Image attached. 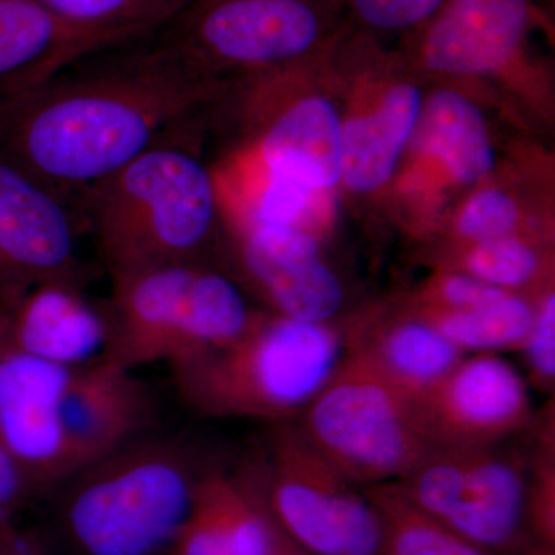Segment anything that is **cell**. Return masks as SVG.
<instances>
[{
  "label": "cell",
  "mask_w": 555,
  "mask_h": 555,
  "mask_svg": "<svg viewBox=\"0 0 555 555\" xmlns=\"http://www.w3.org/2000/svg\"><path fill=\"white\" fill-rule=\"evenodd\" d=\"M218 90L156 36L94 51L0 100V155L76 208L91 188L188 131Z\"/></svg>",
  "instance_id": "6da1fadb"
},
{
  "label": "cell",
  "mask_w": 555,
  "mask_h": 555,
  "mask_svg": "<svg viewBox=\"0 0 555 555\" xmlns=\"http://www.w3.org/2000/svg\"><path fill=\"white\" fill-rule=\"evenodd\" d=\"M211 463L185 438L144 434L57 489L62 534L79 555L169 553Z\"/></svg>",
  "instance_id": "7a4b0ae2"
},
{
  "label": "cell",
  "mask_w": 555,
  "mask_h": 555,
  "mask_svg": "<svg viewBox=\"0 0 555 555\" xmlns=\"http://www.w3.org/2000/svg\"><path fill=\"white\" fill-rule=\"evenodd\" d=\"M188 134L164 139L76 206L109 276L204 259L217 229V188Z\"/></svg>",
  "instance_id": "3957f363"
},
{
  "label": "cell",
  "mask_w": 555,
  "mask_h": 555,
  "mask_svg": "<svg viewBox=\"0 0 555 555\" xmlns=\"http://www.w3.org/2000/svg\"><path fill=\"white\" fill-rule=\"evenodd\" d=\"M346 327L255 313L248 326L204 356L170 367L179 396L214 418L295 422L345 353Z\"/></svg>",
  "instance_id": "277c9868"
},
{
  "label": "cell",
  "mask_w": 555,
  "mask_h": 555,
  "mask_svg": "<svg viewBox=\"0 0 555 555\" xmlns=\"http://www.w3.org/2000/svg\"><path fill=\"white\" fill-rule=\"evenodd\" d=\"M109 278L112 291L101 301L108 323L104 360L130 371L204 356L238 337L257 313L238 283L206 259Z\"/></svg>",
  "instance_id": "5b68a950"
},
{
  "label": "cell",
  "mask_w": 555,
  "mask_h": 555,
  "mask_svg": "<svg viewBox=\"0 0 555 555\" xmlns=\"http://www.w3.org/2000/svg\"><path fill=\"white\" fill-rule=\"evenodd\" d=\"M295 423L361 488L403 480L436 449L420 425L414 400L346 350Z\"/></svg>",
  "instance_id": "8992f818"
},
{
  "label": "cell",
  "mask_w": 555,
  "mask_h": 555,
  "mask_svg": "<svg viewBox=\"0 0 555 555\" xmlns=\"http://www.w3.org/2000/svg\"><path fill=\"white\" fill-rule=\"evenodd\" d=\"M251 469L273 524L294 545L312 555H385L377 507L297 423L270 427Z\"/></svg>",
  "instance_id": "52a82bcc"
},
{
  "label": "cell",
  "mask_w": 555,
  "mask_h": 555,
  "mask_svg": "<svg viewBox=\"0 0 555 555\" xmlns=\"http://www.w3.org/2000/svg\"><path fill=\"white\" fill-rule=\"evenodd\" d=\"M516 440V438H514ZM436 448L401 481L404 496L427 517L494 555H532L526 532L528 441Z\"/></svg>",
  "instance_id": "ba28073f"
},
{
  "label": "cell",
  "mask_w": 555,
  "mask_h": 555,
  "mask_svg": "<svg viewBox=\"0 0 555 555\" xmlns=\"http://www.w3.org/2000/svg\"><path fill=\"white\" fill-rule=\"evenodd\" d=\"M320 31L310 0H192L155 36L201 75L218 79L225 69L291 64Z\"/></svg>",
  "instance_id": "9c48e42d"
},
{
  "label": "cell",
  "mask_w": 555,
  "mask_h": 555,
  "mask_svg": "<svg viewBox=\"0 0 555 555\" xmlns=\"http://www.w3.org/2000/svg\"><path fill=\"white\" fill-rule=\"evenodd\" d=\"M76 208L0 155V297L47 283L83 284Z\"/></svg>",
  "instance_id": "30bf717a"
},
{
  "label": "cell",
  "mask_w": 555,
  "mask_h": 555,
  "mask_svg": "<svg viewBox=\"0 0 555 555\" xmlns=\"http://www.w3.org/2000/svg\"><path fill=\"white\" fill-rule=\"evenodd\" d=\"M414 403L434 448L505 443L528 433L535 415L528 383L499 353H467Z\"/></svg>",
  "instance_id": "8fae6325"
},
{
  "label": "cell",
  "mask_w": 555,
  "mask_h": 555,
  "mask_svg": "<svg viewBox=\"0 0 555 555\" xmlns=\"http://www.w3.org/2000/svg\"><path fill=\"white\" fill-rule=\"evenodd\" d=\"M72 371L0 337V441L39 495L57 491L75 474L61 426V398Z\"/></svg>",
  "instance_id": "7c38bea8"
},
{
  "label": "cell",
  "mask_w": 555,
  "mask_h": 555,
  "mask_svg": "<svg viewBox=\"0 0 555 555\" xmlns=\"http://www.w3.org/2000/svg\"><path fill=\"white\" fill-rule=\"evenodd\" d=\"M238 257L248 283L272 313L331 323L341 310V283L308 230L254 221L240 240Z\"/></svg>",
  "instance_id": "4fadbf2b"
},
{
  "label": "cell",
  "mask_w": 555,
  "mask_h": 555,
  "mask_svg": "<svg viewBox=\"0 0 555 555\" xmlns=\"http://www.w3.org/2000/svg\"><path fill=\"white\" fill-rule=\"evenodd\" d=\"M0 337L22 352L76 369L107 356L108 323L83 284L47 281L0 297Z\"/></svg>",
  "instance_id": "5bb4252c"
},
{
  "label": "cell",
  "mask_w": 555,
  "mask_h": 555,
  "mask_svg": "<svg viewBox=\"0 0 555 555\" xmlns=\"http://www.w3.org/2000/svg\"><path fill=\"white\" fill-rule=\"evenodd\" d=\"M134 372L101 360L69 374L61 398V426L75 474L150 433L155 403Z\"/></svg>",
  "instance_id": "9a60e30c"
},
{
  "label": "cell",
  "mask_w": 555,
  "mask_h": 555,
  "mask_svg": "<svg viewBox=\"0 0 555 555\" xmlns=\"http://www.w3.org/2000/svg\"><path fill=\"white\" fill-rule=\"evenodd\" d=\"M278 535L251 465L230 473L211 463L169 555H270Z\"/></svg>",
  "instance_id": "2e32d148"
},
{
  "label": "cell",
  "mask_w": 555,
  "mask_h": 555,
  "mask_svg": "<svg viewBox=\"0 0 555 555\" xmlns=\"http://www.w3.org/2000/svg\"><path fill=\"white\" fill-rule=\"evenodd\" d=\"M124 46L76 27L39 0H0V100L49 80L94 51Z\"/></svg>",
  "instance_id": "e0dca14e"
},
{
  "label": "cell",
  "mask_w": 555,
  "mask_h": 555,
  "mask_svg": "<svg viewBox=\"0 0 555 555\" xmlns=\"http://www.w3.org/2000/svg\"><path fill=\"white\" fill-rule=\"evenodd\" d=\"M529 0H451L423 43L427 68L444 75H488L517 53Z\"/></svg>",
  "instance_id": "ac0fdd59"
},
{
  "label": "cell",
  "mask_w": 555,
  "mask_h": 555,
  "mask_svg": "<svg viewBox=\"0 0 555 555\" xmlns=\"http://www.w3.org/2000/svg\"><path fill=\"white\" fill-rule=\"evenodd\" d=\"M345 350L412 400L438 385L467 356L412 312L346 327Z\"/></svg>",
  "instance_id": "d6986e66"
},
{
  "label": "cell",
  "mask_w": 555,
  "mask_h": 555,
  "mask_svg": "<svg viewBox=\"0 0 555 555\" xmlns=\"http://www.w3.org/2000/svg\"><path fill=\"white\" fill-rule=\"evenodd\" d=\"M270 171L288 175L309 188L326 190L343 175V126L324 98H306L278 113L261 138Z\"/></svg>",
  "instance_id": "ffe728a7"
},
{
  "label": "cell",
  "mask_w": 555,
  "mask_h": 555,
  "mask_svg": "<svg viewBox=\"0 0 555 555\" xmlns=\"http://www.w3.org/2000/svg\"><path fill=\"white\" fill-rule=\"evenodd\" d=\"M420 112L418 89L401 83L386 94L377 109L347 120L343 127L341 175L347 188L367 193L385 184L414 133Z\"/></svg>",
  "instance_id": "44dd1931"
},
{
  "label": "cell",
  "mask_w": 555,
  "mask_h": 555,
  "mask_svg": "<svg viewBox=\"0 0 555 555\" xmlns=\"http://www.w3.org/2000/svg\"><path fill=\"white\" fill-rule=\"evenodd\" d=\"M418 145L443 160L462 184L480 181L494 167V152L480 108L465 94L440 90L420 112Z\"/></svg>",
  "instance_id": "7402d4cb"
},
{
  "label": "cell",
  "mask_w": 555,
  "mask_h": 555,
  "mask_svg": "<svg viewBox=\"0 0 555 555\" xmlns=\"http://www.w3.org/2000/svg\"><path fill=\"white\" fill-rule=\"evenodd\" d=\"M415 313L465 353L518 352L534 317V302L517 292L463 310Z\"/></svg>",
  "instance_id": "603a6c76"
},
{
  "label": "cell",
  "mask_w": 555,
  "mask_h": 555,
  "mask_svg": "<svg viewBox=\"0 0 555 555\" xmlns=\"http://www.w3.org/2000/svg\"><path fill=\"white\" fill-rule=\"evenodd\" d=\"M377 507L385 534V555H494L427 517L397 483L364 488Z\"/></svg>",
  "instance_id": "cb8c5ba5"
},
{
  "label": "cell",
  "mask_w": 555,
  "mask_h": 555,
  "mask_svg": "<svg viewBox=\"0 0 555 555\" xmlns=\"http://www.w3.org/2000/svg\"><path fill=\"white\" fill-rule=\"evenodd\" d=\"M61 20L120 43L158 35L192 0H39Z\"/></svg>",
  "instance_id": "d4e9b609"
},
{
  "label": "cell",
  "mask_w": 555,
  "mask_h": 555,
  "mask_svg": "<svg viewBox=\"0 0 555 555\" xmlns=\"http://www.w3.org/2000/svg\"><path fill=\"white\" fill-rule=\"evenodd\" d=\"M526 532L532 555H555V416L551 406L528 429Z\"/></svg>",
  "instance_id": "484cf974"
},
{
  "label": "cell",
  "mask_w": 555,
  "mask_h": 555,
  "mask_svg": "<svg viewBox=\"0 0 555 555\" xmlns=\"http://www.w3.org/2000/svg\"><path fill=\"white\" fill-rule=\"evenodd\" d=\"M455 272L518 294L542 275L543 258L528 241L505 236L469 243L465 255L460 257V270Z\"/></svg>",
  "instance_id": "4316f807"
},
{
  "label": "cell",
  "mask_w": 555,
  "mask_h": 555,
  "mask_svg": "<svg viewBox=\"0 0 555 555\" xmlns=\"http://www.w3.org/2000/svg\"><path fill=\"white\" fill-rule=\"evenodd\" d=\"M526 374L540 392L554 397L555 389V294L547 291L534 302V317L521 349Z\"/></svg>",
  "instance_id": "83f0119b"
},
{
  "label": "cell",
  "mask_w": 555,
  "mask_h": 555,
  "mask_svg": "<svg viewBox=\"0 0 555 555\" xmlns=\"http://www.w3.org/2000/svg\"><path fill=\"white\" fill-rule=\"evenodd\" d=\"M518 210L516 203L499 190L477 193L460 214L456 233L466 243H480L516 236Z\"/></svg>",
  "instance_id": "f1b7e54d"
},
{
  "label": "cell",
  "mask_w": 555,
  "mask_h": 555,
  "mask_svg": "<svg viewBox=\"0 0 555 555\" xmlns=\"http://www.w3.org/2000/svg\"><path fill=\"white\" fill-rule=\"evenodd\" d=\"M313 190L315 189L288 175L270 171V184L266 189L254 221L301 229L299 219L312 199Z\"/></svg>",
  "instance_id": "f546056e"
},
{
  "label": "cell",
  "mask_w": 555,
  "mask_h": 555,
  "mask_svg": "<svg viewBox=\"0 0 555 555\" xmlns=\"http://www.w3.org/2000/svg\"><path fill=\"white\" fill-rule=\"evenodd\" d=\"M358 16L372 27L401 30L426 21L444 0H349Z\"/></svg>",
  "instance_id": "4dcf8cb0"
},
{
  "label": "cell",
  "mask_w": 555,
  "mask_h": 555,
  "mask_svg": "<svg viewBox=\"0 0 555 555\" xmlns=\"http://www.w3.org/2000/svg\"><path fill=\"white\" fill-rule=\"evenodd\" d=\"M39 496L30 478L0 441V529L16 525L22 511Z\"/></svg>",
  "instance_id": "1f68e13d"
},
{
  "label": "cell",
  "mask_w": 555,
  "mask_h": 555,
  "mask_svg": "<svg viewBox=\"0 0 555 555\" xmlns=\"http://www.w3.org/2000/svg\"><path fill=\"white\" fill-rule=\"evenodd\" d=\"M2 555H47L36 537L21 531L16 525L0 529Z\"/></svg>",
  "instance_id": "d6a6232c"
},
{
  "label": "cell",
  "mask_w": 555,
  "mask_h": 555,
  "mask_svg": "<svg viewBox=\"0 0 555 555\" xmlns=\"http://www.w3.org/2000/svg\"><path fill=\"white\" fill-rule=\"evenodd\" d=\"M270 555H312L302 551L301 547L294 545L291 540H287L283 534L278 535L275 546H273Z\"/></svg>",
  "instance_id": "836d02e7"
},
{
  "label": "cell",
  "mask_w": 555,
  "mask_h": 555,
  "mask_svg": "<svg viewBox=\"0 0 555 555\" xmlns=\"http://www.w3.org/2000/svg\"><path fill=\"white\" fill-rule=\"evenodd\" d=\"M0 555H2V540H0Z\"/></svg>",
  "instance_id": "e575fe53"
}]
</instances>
